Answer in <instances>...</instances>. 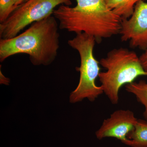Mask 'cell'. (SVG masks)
<instances>
[{"label":"cell","instance_id":"6da1fadb","mask_svg":"<svg viewBox=\"0 0 147 147\" xmlns=\"http://www.w3.org/2000/svg\"><path fill=\"white\" fill-rule=\"evenodd\" d=\"M76 5H61L53 11L60 29L76 34H86L98 43L119 34L122 18L106 4L105 0H75Z\"/></svg>","mask_w":147,"mask_h":147},{"label":"cell","instance_id":"7a4b0ae2","mask_svg":"<svg viewBox=\"0 0 147 147\" xmlns=\"http://www.w3.org/2000/svg\"><path fill=\"white\" fill-rule=\"evenodd\" d=\"M59 23L53 15L32 24L25 31L0 39V61L19 54L28 55L34 65H48L55 60L60 47Z\"/></svg>","mask_w":147,"mask_h":147},{"label":"cell","instance_id":"3957f363","mask_svg":"<svg viewBox=\"0 0 147 147\" xmlns=\"http://www.w3.org/2000/svg\"><path fill=\"white\" fill-rule=\"evenodd\" d=\"M99 63L106 71L100 72L98 79L103 93L113 105L119 101V92L124 85L131 84L140 76H147L135 52L126 48H115L100 60Z\"/></svg>","mask_w":147,"mask_h":147},{"label":"cell","instance_id":"277c9868","mask_svg":"<svg viewBox=\"0 0 147 147\" xmlns=\"http://www.w3.org/2000/svg\"><path fill=\"white\" fill-rule=\"evenodd\" d=\"M96 42L94 37L84 33L77 34L68 40L69 45L78 52L81 60L80 66L76 68L80 73L79 84L70 94L71 103L80 102L85 98L93 102L103 93L102 86H97L95 83L100 72L99 61L94 55Z\"/></svg>","mask_w":147,"mask_h":147},{"label":"cell","instance_id":"5b68a950","mask_svg":"<svg viewBox=\"0 0 147 147\" xmlns=\"http://www.w3.org/2000/svg\"><path fill=\"white\" fill-rule=\"evenodd\" d=\"M63 5L70 6L72 2L71 0H28L0 23L1 39L16 36L29 25L53 15L56 7Z\"/></svg>","mask_w":147,"mask_h":147},{"label":"cell","instance_id":"8992f818","mask_svg":"<svg viewBox=\"0 0 147 147\" xmlns=\"http://www.w3.org/2000/svg\"><path fill=\"white\" fill-rule=\"evenodd\" d=\"M119 34L122 41H129L131 47L147 50V2L139 1L131 16L122 19Z\"/></svg>","mask_w":147,"mask_h":147},{"label":"cell","instance_id":"52a82bcc","mask_svg":"<svg viewBox=\"0 0 147 147\" xmlns=\"http://www.w3.org/2000/svg\"><path fill=\"white\" fill-rule=\"evenodd\" d=\"M137 120L131 110H116L110 117L103 121L100 128L96 131V137L99 140L108 137L115 138L124 144L127 140V135L134 128Z\"/></svg>","mask_w":147,"mask_h":147},{"label":"cell","instance_id":"ba28073f","mask_svg":"<svg viewBox=\"0 0 147 147\" xmlns=\"http://www.w3.org/2000/svg\"><path fill=\"white\" fill-rule=\"evenodd\" d=\"M127 138L125 145L130 147H147V120L138 119Z\"/></svg>","mask_w":147,"mask_h":147},{"label":"cell","instance_id":"9c48e42d","mask_svg":"<svg viewBox=\"0 0 147 147\" xmlns=\"http://www.w3.org/2000/svg\"><path fill=\"white\" fill-rule=\"evenodd\" d=\"M106 4L122 19L129 18L134 12V7L141 0H105Z\"/></svg>","mask_w":147,"mask_h":147},{"label":"cell","instance_id":"30bf717a","mask_svg":"<svg viewBox=\"0 0 147 147\" xmlns=\"http://www.w3.org/2000/svg\"><path fill=\"white\" fill-rule=\"evenodd\" d=\"M127 92L134 95L137 100L144 105L145 110L143 115L147 120V82L140 81L125 85Z\"/></svg>","mask_w":147,"mask_h":147},{"label":"cell","instance_id":"8fae6325","mask_svg":"<svg viewBox=\"0 0 147 147\" xmlns=\"http://www.w3.org/2000/svg\"><path fill=\"white\" fill-rule=\"evenodd\" d=\"M16 8L13 0H0V23L5 21Z\"/></svg>","mask_w":147,"mask_h":147},{"label":"cell","instance_id":"7c38bea8","mask_svg":"<svg viewBox=\"0 0 147 147\" xmlns=\"http://www.w3.org/2000/svg\"><path fill=\"white\" fill-rule=\"evenodd\" d=\"M139 59L145 71L147 73V50L139 57Z\"/></svg>","mask_w":147,"mask_h":147},{"label":"cell","instance_id":"4fadbf2b","mask_svg":"<svg viewBox=\"0 0 147 147\" xmlns=\"http://www.w3.org/2000/svg\"><path fill=\"white\" fill-rule=\"evenodd\" d=\"M27 1H28V0H13L14 4H15L16 7H17L19 5H21L22 4L24 3Z\"/></svg>","mask_w":147,"mask_h":147}]
</instances>
